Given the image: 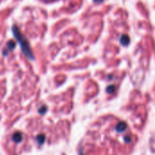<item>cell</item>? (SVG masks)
<instances>
[{
  "instance_id": "obj_1",
  "label": "cell",
  "mask_w": 155,
  "mask_h": 155,
  "mask_svg": "<svg viewBox=\"0 0 155 155\" xmlns=\"http://www.w3.org/2000/svg\"><path fill=\"white\" fill-rule=\"evenodd\" d=\"M12 31H13L14 35H15V39L17 40V42L19 43V45H20L21 50H22L23 54H24L27 58L33 60V59H34V54H33V52H32V49H31V46H30V45H29V43H28V40L23 35L22 33L19 31L17 25H13Z\"/></svg>"
},
{
  "instance_id": "obj_2",
  "label": "cell",
  "mask_w": 155,
  "mask_h": 155,
  "mask_svg": "<svg viewBox=\"0 0 155 155\" xmlns=\"http://www.w3.org/2000/svg\"><path fill=\"white\" fill-rule=\"evenodd\" d=\"M130 42V38L128 37L127 35H123L122 37H121V44L123 45H126L129 44Z\"/></svg>"
},
{
  "instance_id": "obj_3",
  "label": "cell",
  "mask_w": 155,
  "mask_h": 155,
  "mask_svg": "<svg viewBox=\"0 0 155 155\" xmlns=\"http://www.w3.org/2000/svg\"><path fill=\"white\" fill-rule=\"evenodd\" d=\"M15 43L14 41H9L7 44V51L12 50L13 48H15Z\"/></svg>"
},
{
  "instance_id": "obj_4",
  "label": "cell",
  "mask_w": 155,
  "mask_h": 155,
  "mask_svg": "<svg viewBox=\"0 0 155 155\" xmlns=\"http://www.w3.org/2000/svg\"><path fill=\"white\" fill-rule=\"evenodd\" d=\"M95 2H102V0H94Z\"/></svg>"
}]
</instances>
